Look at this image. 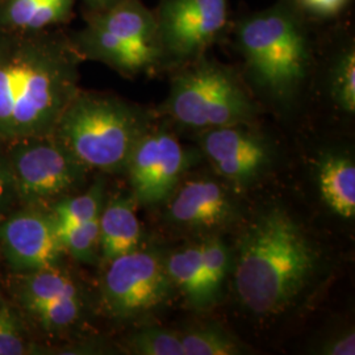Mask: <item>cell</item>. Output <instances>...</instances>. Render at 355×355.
<instances>
[{"mask_svg": "<svg viewBox=\"0 0 355 355\" xmlns=\"http://www.w3.org/2000/svg\"><path fill=\"white\" fill-rule=\"evenodd\" d=\"M82 61L60 29L0 31V142L51 136L80 89Z\"/></svg>", "mask_w": 355, "mask_h": 355, "instance_id": "cell-1", "label": "cell"}, {"mask_svg": "<svg viewBox=\"0 0 355 355\" xmlns=\"http://www.w3.org/2000/svg\"><path fill=\"white\" fill-rule=\"evenodd\" d=\"M316 254L290 216L272 209L243 233L236 263V290L257 315L286 309L304 288Z\"/></svg>", "mask_w": 355, "mask_h": 355, "instance_id": "cell-2", "label": "cell"}, {"mask_svg": "<svg viewBox=\"0 0 355 355\" xmlns=\"http://www.w3.org/2000/svg\"><path fill=\"white\" fill-rule=\"evenodd\" d=\"M309 21L292 0H278L236 23L234 42L249 74L275 101L292 99L309 76L313 57Z\"/></svg>", "mask_w": 355, "mask_h": 355, "instance_id": "cell-3", "label": "cell"}, {"mask_svg": "<svg viewBox=\"0 0 355 355\" xmlns=\"http://www.w3.org/2000/svg\"><path fill=\"white\" fill-rule=\"evenodd\" d=\"M148 128L149 119L139 107L112 95L79 89L51 136L86 168L114 173L127 167Z\"/></svg>", "mask_w": 355, "mask_h": 355, "instance_id": "cell-4", "label": "cell"}, {"mask_svg": "<svg viewBox=\"0 0 355 355\" xmlns=\"http://www.w3.org/2000/svg\"><path fill=\"white\" fill-rule=\"evenodd\" d=\"M83 17L85 26L67 33L83 61L107 64L127 76L148 74L165 64L154 13L141 0Z\"/></svg>", "mask_w": 355, "mask_h": 355, "instance_id": "cell-5", "label": "cell"}, {"mask_svg": "<svg viewBox=\"0 0 355 355\" xmlns=\"http://www.w3.org/2000/svg\"><path fill=\"white\" fill-rule=\"evenodd\" d=\"M164 110L180 125L203 130L248 124L255 116V104L237 76L204 55L173 78Z\"/></svg>", "mask_w": 355, "mask_h": 355, "instance_id": "cell-6", "label": "cell"}, {"mask_svg": "<svg viewBox=\"0 0 355 355\" xmlns=\"http://www.w3.org/2000/svg\"><path fill=\"white\" fill-rule=\"evenodd\" d=\"M16 198L24 205L58 202L78 187L86 167L53 136L7 144Z\"/></svg>", "mask_w": 355, "mask_h": 355, "instance_id": "cell-7", "label": "cell"}, {"mask_svg": "<svg viewBox=\"0 0 355 355\" xmlns=\"http://www.w3.org/2000/svg\"><path fill=\"white\" fill-rule=\"evenodd\" d=\"M164 64H190L225 35L229 0H158L153 10Z\"/></svg>", "mask_w": 355, "mask_h": 355, "instance_id": "cell-8", "label": "cell"}, {"mask_svg": "<svg viewBox=\"0 0 355 355\" xmlns=\"http://www.w3.org/2000/svg\"><path fill=\"white\" fill-rule=\"evenodd\" d=\"M170 287L165 262L157 254L136 249L107 263L102 279L103 306L112 318H135L162 304Z\"/></svg>", "mask_w": 355, "mask_h": 355, "instance_id": "cell-9", "label": "cell"}, {"mask_svg": "<svg viewBox=\"0 0 355 355\" xmlns=\"http://www.w3.org/2000/svg\"><path fill=\"white\" fill-rule=\"evenodd\" d=\"M0 249L19 274L57 266L64 253L51 211L24 205L0 223Z\"/></svg>", "mask_w": 355, "mask_h": 355, "instance_id": "cell-10", "label": "cell"}, {"mask_svg": "<svg viewBox=\"0 0 355 355\" xmlns=\"http://www.w3.org/2000/svg\"><path fill=\"white\" fill-rule=\"evenodd\" d=\"M186 162V153L173 135L148 129L127 164L135 199L144 204L165 200L175 189Z\"/></svg>", "mask_w": 355, "mask_h": 355, "instance_id": "cell-11", "label": "cell"}, {"mask_svg": "<svg viewBox=\"0 0 355 355\" xmlns=\"http://www.w3.org/2000/svg\"><path fill=\"white\" fill-rule=\"evenodd\" d=\"M241 125L214 128L204 132V152L217 171L234 182H248L266 165L263 142Z\"/></svg>", "mask_w": 355, "mask_h": 355, "instance_id": "cell-12", "label": "cell"}, {"mask_svg": "<svg viewBox=\"0 0 355 355\" xmlns=\"http://www.w3.org/2000/svg\"><path fill=\"white\" fill-rule=\"evenodd\" d=\"M234 214L227 192L211 180H192L178 191L168 207L171 220L183 227L212 229L224 225Z\"/></svg>", "mask_w": 355, "mask_h": 355, "instance_id": "cell-13", "label": "cell"}, {"mask_svg": "<svg viewBox=\"0 0 355 355\" xmlns=\"http://www.w3.org/2000/svg\"><path fill=\"white\" fill-rule=\"evenodd\" d=\"M76 0H0V31L41 32L70 23Z\"/></svg>", "mask_w": 355, "mask_h": 355, "instance_id": "cell-14", "label": "cell"}, {"mask_svg": "<svg viewBox=\"0 0 355 355\" xmlns=\"http://www.w3.org/2000/svg\"><path fill=\"white\" fill-rule=\"evenodd\" d=\"M140 239V221L130 199L114 198L103 207L99 218V255L105 265L135 252Z\"/></svg>", "mask_w": 355, "mask_h": 355, "instance_id": "cell-15", "label": "cell"}, {"mask_svg": "<svg viewBox=\"0 0 355 355\" xmlns=\"http://www.w3.org/2000/svg\"><path fill=\"white\" fill-rule=\"evenodd\" d=\"M318 184L324 202L343 218L355 216L354 162L343 155H328L318 170Z\"/></svg>", "mask_w": 355, "mask_h": 355, "instance_id": "cell-16", "label": "cell"}, {"mask_svg": "<svg viewBox=\"0 0 355 355\" xmlns=\"http://www.w3.org/2000/svg\"><path fill=\"white\" fill-rule=\"evenodd\" d=\"M15 295L20 305L28 311L61 297L79 295V291L74 280L57 265L21 274L16 283Z\"/></svg>", "mask_w": 355, "mask_h": 355, "instance_id": "cell-17", "label": "cell"}, {"mask_svg": "<svg viewBox=\"0 0 355 355\" xmlns=\"http://www.w3.org/2000/svg\"><path fill=\"white\" fill-rule=\"evenodd\" d=\"M166 271L171 284L179 287L195 306H207L214 303L205 272L200 246H191L171 254L165 262Z\"/></svg>", "mask_w": 355, "mask_h": 355, "instance_id": "cell-18", "label": "cell"}, {"mask_svg": "<svg viewBox=\"0 0 355 355\" xmlns=\"http://www.w3.org/2000/svg\"><path fill=\"white\" fill-rule=\"evenodd\" d=\"M102 183L94 184L87 192L76 196H64L51 205V214L57 228L71 227L98 218L102 214Z\"/></svg>", "mask_w": 355, "mask_h": 355, "instance_id": "cell-19", "label": "cell"}, {"mask_svg": "<svg viewBox=\"0 0 355 355\" xmlns=\"http://www.w3.org/2000/svg\"><path fill=\"white\" fill-rule=\"evenodd\" d=\"M330 96L337 108L347 114L355 112V46L347 41L330 70Z\"/></svg>", "mask_w": 355, "mask_h": 355, "instance_id": "cell-20", "label": "cell"}, {"mask_svg": "<svg viewBox=\"0 0 355 355\" xmlns=\"http://www.w3.org/2000/svg\"><path fill=\"white\" fill-rule=\"evenodd\" d=\"M82 299L80 295L66 296L46 304L33 306L26 313L37 321L38 325L51 333L69 329L76 324L82 315Z\"/></svg>", "mask_w": 355, "mask_h": 355, "instance_id": "cell-21", "label": "cell"}, {"mask_svg": "<svg viewBox=\"0 0 355 355\" xmlns=\"http://www.w3.org/2000/svg\"><path fill=\"white\" fill-rule=\"evenodd\" d=\"M99 218L87 223L57 228L64 253L80 262H92L99 252Z\"/></svg>", "mask_w": 355, "mask_h": 355, "instance_id": "cell-22", "label": "cell"}, {"mask_svg": "<svg viewBox=\"0 0 355 355\" xmlns=\"http://www.w3.org/2000/svg\"><path fill=\"white\" fill-rule=\"evenodd\" d=\"M184 355L240 354V347L228 334L214 327L192 330L180 336Z\"/></svg>", "mask_w": 355, "mask_h": 355, "instance_id": "cell-23", "label": "cell"}, {"mask_svg": "<svg viewBox=\"0 0 355 355\" xmlns=\"http://www.w3.org/2000/svg\"><path fill=\"white\" fill-rule=\"evenodd\" d=\"M128 347L133 354L184 355L180 334L159 328H149L133 334L128 341Z\"/></svg>", "mask_w": 355, "mask_h": 355, "instance_id": "cell-24", "label": "cell"}, {"mask_svg": "<svg viewBox=\"0 0 355 355\" xmlns=\"http://www.w3.org/2000/svg\"><path fill=\"white\" fill-rule=\"evenodd\" d=\"M199 246L202 250L207 284L211 295L216 299L228 271V250L225 245L217 239H209Z\"/></svg>", "mask_w": 355, "mask_h": 355, "instance_id": "cell-25", "label": "cell"}, {"mask_svg": "<svg viewBox=\"0 0 355 355\" xmlns=\"http://www.w3.org/2000/svg\"><path fill=\"white\" fill-rule=\"evenodd\" d=\"M31 349L16 313L8 306H0V355L28 354Z\"/></svg>", "mask_w": 355, "mask_h": 355, "instance_id": "cell-26", "label": "cell"}, {"mask_svg": "<svg viewBox=\"0 0 355 355\" xmlns=\"http://www.w3.org/2000/svg\"><path fill=\"white\" fill-rule=\"evenodd\" d=\"M309 20H329L338 17L352 0H292Z\"/></svg>", "mask_w": 355, "mask_h": 355, "instance_id": "cell-27", "label": "cell"}, {"mask_svg": "<svg viewBox=\"0 0 355 355\" xmlns=\"http://www.w3.org/2000/svg\"><path fill=\"white\" fill-rule=\"evenodd\" d=\"M1 145L3 142H0V148ZM16 200L17 198L7 153L0 149V214L6 212Z\"/></svg>", "mask_w": 355, "mask_h": 355, "instance_id": "cell-28", "label": "cell"}, {"mask_svg": "<svg viewBox=\"0 0 355 355\" xmlns=\"http://www.w3.org/2000/svg\"><path fill=\"white\" fill-rule=\"evenodd\" d=\"M325 354L330 355H354L355 337L354 333H346L341 337L333 340L331 343L324 349Z\"/></svg>", "mask_w": 355, "mask_h": 355, "instance_id": "cell-29", "label": "cell"}, {"mask_svg": "<svg viewBox=\"0 0 355 355\" xmlns=\"http://www.w3.org/2000/svg\"><path fill=\"white\" fill-rule=\"evenodd\" d=\"M128 0H82L83 13H96L111 10Z\"/></svg>", "mask_w": 355, "mask_h": 355, "instance_id": "cell-30", "label": "cell"}]
</instances>
